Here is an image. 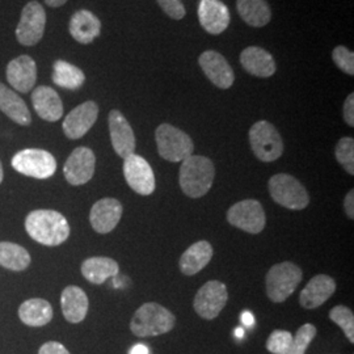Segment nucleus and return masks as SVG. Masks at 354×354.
Listing matches in <instances>:
<instances>
[{
    "label": "nucleus",
    "mask_w": 354,
    "mask_h": 354,
    "mask_svg": "<svg viewBox=\"0 0 354 354\" xmlns=\"http://www.w3.org/2000/svg\"><path fill=\"white\" fill-rule=\"evenodd\" d=\"M317 329L314 324H304L297 330L295 336H292L290 351L288 354H306L308 345L317 337Z\"/></svg>",
    "instance_id": "473e14b6"
},
{
    "label": "nucleus",
    "mask_w": 354,
    "mask_h": 354,
    "mask_svg": "<svg viewBox=\"0 0 354 354\" xmlns=\"http://www.w3.org/2000/svg\"><path fill=\"white\" fill-rule=\"evenodd\" d=\"M292 335L289 330L276 329L266 342V349L272 354H288L290 351Z\"/></svg>",
    "instance_id": "f704fd0d"
},
{
    "label": "nucleus",
    "mask_w": 354,
    "mask_h": 354,
    "mask_svg": "<svg viewBox=\"0 0 354 354\" xmlns=\"http://www.w3.org/2000/svg\"><path fill=\"white\" fill-rule=\"evenodd\" d=\"M7 80L20 93H29L37 82V64L29 55H20L7 64Z\"/></svg>",
    "instance_id": "f3484780"
},
{
    "label": "nucleus",
    "mask_w": 354,
    "mask_h": 354,
    "mask_svg": "<svg viewBox=\"0 0 354 354\" xmlns=\"http://www.w3.org/2000/svg\"><path fill=\"white\" fill-rule=\"evenodd\" d=\"M241 62L251 75L269 77L276 73V62L272 54L257 46H250L241 51Z\"/></svg>",
    "instance_id": "a878e982"
},
{
    "label": "nucleus",
    "mask_w": 354,
    "mask_h": 354,
    "mask_svg": "<svg viewBox=\"0 0 354 354\" xmlns=\"http://www.w3.org/2000/svg\"><path fill=\"white\" fill-rule=\"evenodd\" d=\"M227 301L226 285L219 281H209L197 291L193 307L198 317L206 320H213L221 314Z\"/></svg>",
    "instance_id": "9b49d317"
},
{
    "label": "nucleus",
    "mask_w": 354,
    "mask_h": 354,
    "mask_svg": "<svg viewBox=\"0 0 354 354\" xmlns=\"http://www.w3.org/2000/svg\"><path fill=\"white\" fill-rule=\"evenodd\" d=\"M176 323L175 315L162 304H142L130 322L131 332L138 337H153L168 333Z\"/></svg>",
    "instance_id": "7ed1b4c3"
},
{
    "label": "nucleus",
    "mask_w": 354,
    "mask_h": 354,
    "mask_svg": "<svg viewBox=\"0 0 354 354\" xmlns=\"http://www.w3.org/2000/svg\"><path fill=\"white\" fill-rule=\"evenodd\" d=\"M227 221L231 226L256 235L266 228V210L257 200H243L228 209Z\"/></svg>",
    "instance_id": "1a4fd4ad"
},
{
    "label": "nucleus",
    "mask_w": 354,
    "mask_h": 354,
    "mask_svg": "<svg viewBox=\"0 0 354 354\" xmlns=\"http://www.w3.org/2000/svg\"><path fill=\"white\" fill-rule=\"evenodd\" d=\"M95 168V152L88 147H76L64 163V175L68 184L79 187L87 184L93 177Z\"/></svg>",
    "instance_id": "ddd939ff"
},
{
    "label": "nucleus",
    "mask_w": 354,
    "mask_h": 354,
    "mask_svg": "<svg viewBox=\"0 0 354 354\" xmlns=\"http://www.w3.org/2000/svg\"><path fill=\"white\" fill-rule=\"evenodd\" d=\"M344 120L349 127H354V95L351 93L344 104Z\"/></svg>",
    "instance_id": "58836bf2"
},
{
    "label": "nucleus",
    "mask_w": 354,
    "mask_h": 354,
    "mask_svg": "<svg viewBox=\"0 0 354 354\" xmlns=\"http://www.w3.org/2000/svg\"><path fill=\"white\" fill-rule=\"evenodd\" d=\"M236 7L241 19L248 26L261 28L272 19V11L266 0H238Z\"/></svg>",
    "instance_id": "c85d7f7f"
},
{
    "label": "nucleus",
    "mask_w": 354,
    "mask_h": 354,
    "mask_svg": "<svg viewBox=\"0 0 354 354\" xmlns=\"http://www.w3.org/2000/svg\"><path fill=\"white\" fill-rule=\"evenodd\" d=\"M241 323H243L245 327H252V326H254V317H253L252 313L244 311V313L241 314Z\"/></svg>",
    "instance_id": "a19ab883"
},
{
    "label": "nucleus",
    "mask_w": 354,
    "mask_h": 354,
    "mask_svg": "<svg viewBox=\"0 0 354 354\" xmlns=\"http://www.w3.org/2000/svg\"><path fill=\"white\" fill-rule=\"evenodd\" d=\"M45 3L51 8H58V7H62L64 4H66L67 0H45Z\"/></svg>",
    "instance_id": "37998d69"
},
{
    "label": "nucleus",
    "mask_w": 354,
    "mask_h": 354,
    "mask_svg": "<svg viewBox=\"0 0 354 354\" xmlns=\"http://www.w3.org/2000/svg\"><path fill=\"white\" fill-rule=\"evenodd\" d=\"M32 263L26 248L12 241H0V266L13 272H23Z\"/></svg>",
    "instance_id": "c756f323"
},
{
    "label": "nucleus",
    "mask_w": 354,
    "mask_h": 354,
    "mask_svg": "<svg viewBox=\"0 0 354 354\" xmlns=\"http://www.w3.org/2000/svg\"><path fill=\"white\" fill-rule=\"evenodd\" d=\"M213 247L209 241H200L192 244L180 259V270L185 276H194L200 273L203 268L213 259Z\"/></svg>",
    "instance_id": "393cba45"
},
{
    "label": "nucleus",
    "mask_w": 354,
    "mask_h": 354,
    "mask_svg": "<svg viewBox=\"0 0 354 354\" xmlns=\"http://www.w3.org/2000/svg\"><path fill=\"white\" fill-rule=\"evenodd\" d=\"M213 162L201 155H190L181 162L178 183L180 188L190 198H201L209 193L214 183Z\"/></svg>",
    "instance_id": "f03ea898"
},
{
    "label": "nucleus",
    "mask_w": 354,
    "mask_h": 354,
    "mask_svg": "<svg viewBox=\"0 0 354 354\" xmlns=\"http://www.w3.org/2000/svg\"><path fill=\"white\" fill-rule=\"evenodd\" d=\"M51 79L61 88L76 91L84 84L86 75L79 67L59 59L53 66Z\"/></svg>",
    "instance_id": "7c9ffc66"
},
{
    "label": "nucleus",
    "mask_w": 354,
    "mask_h": 354,
    "mask_svg": "<svg viewBox=\"0 0 354 354\" xmlns=\"http://www.w3.org/2000/svg\"><path fill=\"white\" fill-rule=\"evenodd\" d=\"M38 354H70V352L61 342H48L39 348Z\"/></svg>",
    "instance_id": "4c0bfd02"
},
{
    "label": "nucleus",
    "mask_w": 354,
    "mask_h": 354,
    "mask_svg": "<svg viewBox=\"0 0 354 354\" xmlns=\"http://www.w3.org/2000/svg\"><path fill=\"white\" fill-rule=\"evenodd\" d=\"M32 104L38 117L48 122H57L64 115V102L59 95L48 86L33 89Z\"/></svg>",
    "instance_id": "412c9836"
},
{
    "label": "nucleus",
    "mask_w": 354,
    "mask_h": 354,
    "mask_svg": "<svg viewBox=\"0 0 354 354\" xmlns=\"http://www.w3.org/2000/svg\"><path fill=\"white\" fill-rule=\"evenodd\" d=\"M336 291V281L328 274H317L308 281L299 294V304L306 310H314L326 304Z\"/></svg>",
    "instance_id": "aec40b11"
},
{
    "label": "nucleus",
    "mask_w": 354,
    "mask_h": 354,
    "mask_svg": "<svg viewBox=\"0 0 354 354\" xmlns=\"http://www.w3.org/2000/svg\"><path fill=\"white\" fill-rule=\"evenodd\" d=\"M250 143L256 158L264 163L274 162L283 152L279 130L268 121H259L250 129Z\"/></svg>",
    "instance_id": "6e6552de"
},
{
    "label": "nucleus",
    "mask_w": 354,
    "mask_h": 354,
    "mask_svg": "<svg viewBox=\"0 0 354 354\" xmlns=\"http://www.w3.org/2000/svg\"><path fill=\"white\" fill-rule=\"evenodd\" d=\"M344 210L349 219H354V190H349L344 200Z\"/></svg>",
    "instance_id": "ea45409f"
},
{
    "label": "nucleus",
    "mask_w": 354,
    "mask_h": 354,
    "mask_svg": "<svg viewBox=\"0 0 354 354\" xmlns=\"http://www.w3.org/2000/svg\"><path fill=\"white\" fill-rule=\"evenodd\" d=\"M26 230L33 241L46 247L61 245L70 236L66 216L49 209H38L26 215Z\"/></svg>",
    "instance_id": "f257e3e1"
},
{
    "label": "nucleus",
    "mask_w": 354,
    "mask_h": 354,
    "mask_svg": "<svg viewBox=\"0 0 354 354\" xmlns=\"http://www.w3.org/2000/svg\"><path fill=\"white\" fill-rule=\"evenodd\" d=\"M46 12L38 1H29L24 7L19 26L16 28L17 41L24 46H35L44 37Z\"/></svg>",
    "instance_id": "9d476101"
},
{
    "label": "nucleus",
    "mask_w": 354,
    "mask_h": 354,
    "mask_svg": "<svg viewBox=\"0 0 354 354\" xmlns=\"http://www.w3.org/2000/svg\"><path fill=\"white\" fill-rule=\"evenodd\" d=\"M198 19L201 26L210 35L223 33L231 21L228 8L221 0H201Z\"/></svg>",
    "instance_id": "6ab92c4d"
},
{
    "label": "nucleus",
    "mask_w": 354,
    "mask_h": 354,
    "mask_svg": "<svg viewBox=\"0 0 354 354\" xmlns=\"http://www.w3.org/2000/svg\"><path fill=\"white\" fill-rule=\"evenodd\" d=\"M122 203L112 197H105L93 203L89 212V222L97 234L112 232L122 218Z\"/></svg>",
    "instance_id": "2eb2a0df"
},
{
    "label": "nucleus",
    "mask_w": 354,
    "mask_h": 354,
    "mask_svg": "<svg viewBox=\"0 0 354 354\" xmlns=\"http://www.w3.org/2000/svg\"><path fill=\"white\" fill-rule=\"evenodd\" d=\"M0 111L11 118L13 122L21 127L32 124V115L26 102L19 93L0 82Z\"/></svg>",
    "instance_id": "b1692460"
},
{
    "label": "nucleus",
    "mask_w": 354,
    "mask_h": 354,
    "mask_svg": "<svg viewBox=\"0 0 354 354\" xmlns=\"http://www.w3.org/2000/svg\"><path fill=\"white\" fill-rule=\"evenodd\" d=\"M332 59L345 74L354 75L353 51L346 49L345 46H336L332 51Z\"/></svg>",
    "instance_id": "c9c22d12"
},
{
    "label": "nucleus",
    "mask_w": 354,
    "mask_h": 354,
    "mask_svg": "<svg viewBox=\"0 0 354 354\" xmlns=\"http://www.w3.org/2000/svg\"><path fill=\"white\" fill-rule=\"evenodd\" d=\"M11 165L16 172L37 180L50 178L57 171V160L53 153L41 149H24L16 152Z\"/></svg>",
    "instance_id": "0eeeda50"
},
{
    "label": "nucleus",
    "mask_w": 354,
    "mask_h": 354,
    "mask_svg": "<svg viewBox=\"0 0 354 354\" xmlns=\"http://www.w3.org/2000/svg\"><path fill=\"white\" fill-rule=\"evenodd\" d=\"M156 1L169 17L175 20H181L185 16V8L181 0H156Z\"/></svg>",
    "instance_id": "e433bc0d"
},
{
    "label": "nucleus",
    "mask_w": 354,
    "mask_h": 354,
    "mask_svg": "<svg viewBox=\"0 0 354 354\" xmlns=\"http://www.w3.org/2000/svg\"><path fill=\"white\" fill-rule=\"evenodd\" d=\"M68 30L71 37L79 44L87 45L100 36L102 23L95 13L88 10H80L73 15Z\"/></svg>",
    "instance_id": "4be33fe9"
},
{
    "label": "nucleus",
    "mask_w": 354,
    "mask_h": 354,
    "mask_svg": "<svg viewBox=\"0 0 354 354\" xmlns=\"http://www.w3.org/2000/svg\"><path fill=\"white\" fill-rule=\"evenodd\" d=\"M198 64L203 67L205 75L218 88L227 89L234 84V71L222 54L214 50L205 51L200 55Z\"/></svg>",
    "instance_id": "a211bd4d"
},
{
    "label": "nucleus",
    "mask_w": 354,
    "mask_h": 354,
    "mask_svg": "<svg viewBox=\"0 0 354 354\" xmlns=\"http://www.w3.org/2000/svg\"><path fill=\"white\" fill-rule=\"evenodd\" d=\"M244 335H245V332H244V328H241V327H239V328L235 329V336H236L238 339H243V337H244Z\"/></svg>",
    "instance_id": "c03bdc74"
},
{
    "label": "nucleus",
    "mask_w": 354,
    "mask_h": 354,
    "mask_svg": "<svg viewBox=\"0 0 354 354\" xmlns=\"http://www.w3.org/2000/svg\"><path fill=\"white\" fill-rule=\"evenodd\" d=\"M109 133L113 150L118 156L125 159L136 151V136L127 117L120 111L113 109L109 113Z\"/></svg>",
    "instance_id": "dca6fc26"
},
{
    "label": "nucleus",
    "mask_w": 354,
    "mask_h": 354,
    "mask_svg": "<svg viewBox=\"0 0 354 354\" xmlns=\"http://www.w3.org/2000/svg\"><path fill=\"white\" fill-rule=\"evenodd\" d=\"M3 177H4V172H3V165L0 162V184L3 183Z\"/></svg>",
    "instance_id": "a18cd8bd"
},
{
    "label": "nucleus",
    "mask_w": 354,
    "mask_h": 354,
    "mask_svg": "<svg viewBox=\"0 0 354 354\" xmlns=\"http://www.w3.org/2000/svg\"><path fill=\"white\" fill-rule=\"evenodd\" d=\"M53 315L51 304L42 298L28 299L19 307L20 320L29 327H44L50 323Z\"/></svg>",
    "instance_id": "cd10ccee"
},
{
    "label": "nucleus",
    "mask_w": 354,
    "mask_h": 354,
    "mask_svg": "<svg viewBox=\"0 0 354 354\" xmlns=\"http://www.w3.org/2000/svg\"><path fill=\"white\" fill-rule=\"evenodd\" d=\"M268 189L274 203L289 210H304L310 203V196L304 184L288 174L270 177Z\"/></svg>",
    "instance_id": "39448f33"
},
{
    "label": "nucleus",
    "mask_w": 354,
    "mask_h": 354,
    "mask_svg": "<svg viewBox=\"0 0 354 354\" xmlns=\"http://www.w3.org/2000/svg\"><path fill=\"white\" fill-rule=\"evenodd\" d=\"M129 354H150V349L143 344H137L130 349Z\"/></svg>",
    "instance_id": "79ce46f5"
},
{
    "label": "nucleus",
    "mask_w": 354,
    "mask_h": 354,
    "mask_svg": "<svg viewBox=\"0 0 354 354\" xmlns=\"http://www.w3.org/2000/svg\"><path fill=\"white\" fill-rule=\"evenodd\" d=\"M99 117V106L95 102H86L74 108L64 118V136L68 140L83 138L91 127L95 125Z\"/></svg>",
    "instance_id": "4468645a"
},
{
    "label": "nucleus",
    "mask_w": 354,
    "mask_h": 354,
    "mask_svg": "<svg viewBox=\"0 0 354 354\" xmlns=\"http://www.w3.org/2000/svg\"><path fill=\"white\" fill-rule=\"evenodd\" d=\"M61 307L68 323L77 324L83 322L88 313V297L79 286H67L61 295Z\"/></svg>",
    "instance_id": "5701e85b"
},
{
    "label": "nucleus",
    "mask_w": 354,
    "mask_h": 354,
    "mask_svg": "<svg viewBox=\"0 0 354 354\" xmlns=\"http://www.w3.org/2000/svg\"><path fill=\"white\" fill-rule=\"evenodd\" d=\"M304 279V272L290 261L272 266L266 274V289L268 298L274 304L285 302Z\"/></svg>",
    "instance_id": "20e7f679"
},
{
    "label": "nucleus",
    "mask_w": 354,
    "mask_h": 354,
    "mask_svg": "<svg viewBox=\"0 0 354 354\" xmlns=\"http://www.w3.org/2000/svg\"><path fill=\"white\" fill-rule=\"evenodd\" d=\"M159 155L172 163H178L193 153V140L183 130L169 124H162L155 131Z\"/></svg>",
    "instance_id": "423d86ee"
},
{
    "label": "nucleus",
    "mask_w": 354,
    "mask_h": 354,
    "mask_svg": "<svg viewBox=\"0 0 354 354\" xmlns=\"http://www.w3.org/2000/svg\"><path fill=\"white\" fill-rule=\"evenodd\" d=\"M336 159L344 169L351 175H354V140L352 137H344L337 142L335 150Z\"/></svg>",
    "instance_id": "72a5a7b5"
},
{
    "label": "nucleus",
    "mask_w": 354,
    "mask_h": 354,
    "mask_svg": "<svg viewBox=\"0 0 354 354\" xmlns=\"http://www.w3.org/2000/svg\"><path fill=\"white\" fill-rule=\"evenodd\" d=\"M82 274L93 285H102L108 279L115 277L120 273L118 263L104 256H95L89 257L82 264Z\"/></svg>",
    "instance_id": "bb28decb"
},
{
    "label": "nucleus",
    "mask_w": 354,
    "mask_h": 354,
    "mask_svg": "<svg viewBox=\"0 0 354 354\" xmlns=\"http://www.w3.org/2000/svg\"><path fill=\"white\" fill-rule=\"evenodd\" d=\"M329 319L337 324L345 333L349 342H354V315L353 311L346 306H335L329 311Z\"/></svg>",
    "instance_id": "2f4dec72"
},
{
    "label": "nucleus",
    "mask_w": 354,
    "mask_h": 354,
    "mask_svg": "<svg viewBox=\"0 0 354 354\" xmlns=\"http://www.w3.org/2000/svg\"><path fill=\"white\" fill-rule=\"evenodd\" d=\"M124 176L127 185L140 196H150L156 188L151 165L137 153L124 159Z\"/></svg>",
    "instance_id": "f8f14e48"
}]
</instances>
